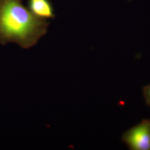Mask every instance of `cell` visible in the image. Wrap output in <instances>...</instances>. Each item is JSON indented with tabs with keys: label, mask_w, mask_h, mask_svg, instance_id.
Returning a JSON list of instances; mask_svg holds the SVG:
<instances>
[{
	"label": "cell",
	"mask_w": 150,
	"mask_h": 150,
	"mask_svg": "<svg viewBox=\"0 0 150 150\" xmlns=\"http://www.w3.org/2000/svg\"><path fill=\"white\" fill-rule=\"evenodd\" d=\"M49 22L35 16L22 0H0V43L13 42L28 49L47 32Z\"/></svg>",
	"instance_id": "1"
},
{
	"label": "cell",
	"mask_w": 150,
	"mask_h": 150,
	"mask_svg": "<svg viewBox=\"0 0 150 150\" xmlns=\"http://www.w3.org/2000/svg\"><path fill=\"white\" fill-rule=\"evenodd\" d=\"M123 142L132 150H150V120H144L126 131Z\"/></svg>",
	"instance_id": "2"
},
{
	"label": "cell",
	"mask_w": 150,
	"mask_h": 150,
	"mask_svg": "<svg viewBox=\"0 0 150 150\" xmlns=\"http://www.w3.org/2000/svg\"><path fill=\"white\" fill-rule=\"evenodd\" d=\"M28 9L38 18L47 20L55 17L53 5L50 0H28Z\"/></svg>",
	"instance_id": "3"
},
{
	"label": "cell",
	"mask_w": 150,
	"mask_h": 150,
	"mask_svg": "<svg viewBox=\"0 0 150 150\" xmlns=\"http://www.w3.org/2000/svg\"><path fill=\"white\" fill-rule=\"evenodd\" d=\"M143 94L145 101L150 106V83L145 86L143 89Z\"/></svg>",
	"instance_id": "4"
}]
</instances>
